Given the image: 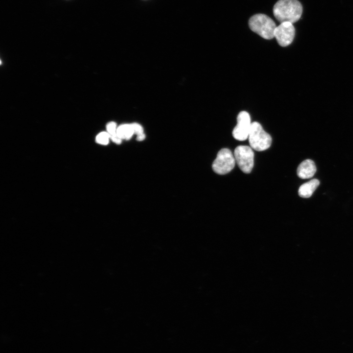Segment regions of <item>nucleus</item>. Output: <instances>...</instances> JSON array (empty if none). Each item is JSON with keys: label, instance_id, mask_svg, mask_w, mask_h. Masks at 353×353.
Returning a JSON list of instances; mask_svg holds the SVG:
<instances>
[{"label": "nucleus", "instance_id": "obj_3", "mask_svg": "<svg viewBox=\"0 0 353 353\" xmlns=\"http://www.w3.org/2000/svg\"><path fill=\"white\" fill-rule=\"evenodd\" d=\"M250 147L256 151H263L268 149L272 143V137L263 129L257 122L252 123L248 136Z\"/></svg>", "mask_w": 353, "mask_h": 353}, {"label": "nucleus", "instance_id": "obj_10", "mask_svg": "<svg viewBox=\"0 0 353 353\" xmlns=\"http://www.w3.org/2000/svg\"><path fill=\"white\" fill-rule=\"evenodd\" d=\"M116 133L122 139L129 140L134 132L131 124H124L117 127Z\"/></svg>", "mask_w": 353, "mask_h": 353}, {"label": "nucleus", "instance_id": "obj_2", "mask_svg": "<svg viewBox=\"0 0 353 353\" xmlns=\"http://www.w3.org/2000/svg\"><path fill=\"white\" fill-rule=\"evenodd\" d=\"M249 26L252 31L265 39H272L274 37L277 27L274 21L263 14L252 16L249 20Z\"/></svg>", "mask_w": 353, "mask_h": 353}, {"label": "nucleus", "instance_id": "obj_5", "mask_svg": "<svg viewBox=\"0 0 353 353\" xmlns=\"http://www.w3.org/2000/svg\"><path fill=\"white\" fill-rule=\"evenodd\" d=\"M234 156L235 162L243 172L248 174L252 171L254 163V153L251 147L237 146L234 150Z\"/></svg>", "mask_w": 353, "mask_h": 353}, {"label": "nucleus", "instance_id": "obj_12", "mask_svg": "<svg viewBox=\"0 0 353 353\" xmlns=\"http://www.w3.org/2000/svg\"><path fill=\"white\" fill-rule=\"evenodd\" d=\"M106 129L110 136L116 134L117 129L116 124L114 122L108 123L106 125Z\"/></svg>", "mask_w": 353, "mask_h": 353}, {"label": "nucleus", "instance_id": "obj_7", "mask_svg": "<svg viewBox=\"0 0 353 353\" xmlns=\"http://www.w3.org/2000/svg\"><path fill=\"white\" fill-rule=\"evenodd\" d=\"M295 29L292 23L283 22L276 27L274 32V37L278 44L282 47L289 45L293 41Z\"/></svg>", "mask_w": 353, "mask_h": 353}, {"label": "nucleus", "instance_id": "obj_4", "mask_svg": "<svg viewBox=\"0 0 353 353\" xmlns=\"http://www.w3.org/2000/svg\"><path fill=\"white\" fill-rule=\"evenodd\" d=\"M235 160L230 150L227 148L220 150L212 164L214 172L219 175H225L234 167Z\"/></svg>", "mask_w": 353, "mask_h": 353}, {"label": "nucleus", "instance_id": "obj_11", "mask_svg": "<svg viewBox=\"0 0 353 353\" xmlns=\"http://www.w3.org/2000/svg\"><path fill=\"white\" fill-rule=\"evenodd\" d=\"M110 136L108 132H102L100 133L96 137V142L101 145H106L109 142Z\"/></svg>", "mask_w": 353, "mask_h": 353}, {"label": "nucleus", "instance_id": "obj_6", "mask_svg": "<svg viewBox=\"0 0 353 353\" xmlns=\"http://www.w3.org/2000/svg\"><path fill=\"white\" fill-rule=\"evenodd\" d=\"M252 123L249 114L241 111L237 117V125L232 131V136L237 140L244 141L248 138Z\"/></svg>", "mask_w": 353, "mask_h": 353}, {"label": "nucleus", "instance_id": "obj_14", "mask_svg": "<svg viewBox=\"0 0 353 353\" xmlns=\"http://www.w3.org/2000/svg\"><path fill=\"white\" fill-rule=\"evenodd\" d=\"M110 138L114 143L120 144L122 142V139L120 138L117 133L110 136Z\"/></svg>", "mask_w": 353, "mask_h": 353}, {"label": "nucleus", "instance_id": "obj_13", "mask_svg": "<svg viewBox=\"0 0 353 353\" xmlns=\"http://www.w3.org/2000/svg\"><path fill=\"white\" fill-rule=\"evenodd\" d=\"M131 125L134 133L138 135L139 134L143 133V128L140 125H139L137 123H132Z\"/></svg>", "mask_w": 353, "mask_h": 353}, {"label": "nucleus", "instance_id": "obj_9", "mask_svg": "<svg viewBox=\"0 0 353 353\" xmlns=\"http://www.w3.org/2000/svg\"><path fill=\"white\" fill-rule=\"evenodd\" d=\"M319 184V180L316 178L303 184L298 190L299 196L303 198L311 197Z\"/></svg>", "mask_w": 353, "mask_h": 353}, {"label": "nucleus", "instance_id": "obj_8", "mask_svg": "<svg viewBox=\"0 0 353 353\" xmlns=\"http://www.w3.org/2000/svg\"><path fill=\"white\" fill-rule=\"evenodd\" d=\"M316 172V167L314 161L306 159L300 163L297 168V175L302 179L312 177Z\"/></svg>", "mask_w": 353, "mask_h": 353}, {"label": "nucleus", "instance_id": "obj_15", "mask_svg": "<svg viewBox=\"0 0 353 353\" xmlns=\"http://www.w3.org/2000/svg\"><path fill=\"white\" fill-rule=\"evenodd\" d=\"M145 135L144 133V132L137 135L136 139L139 141H143L145 139Z\"/></svg>", "mask_w": 353, "mask_h": 353}, {"label": "nucleus", "instance_id": "obj_1", "mask_svg": "<svg viewBox=\"0 0 353 353\" xmlns=\"http://www.w3.org/2000/svg\"><path fill=\"white\" fill-rule=\"evenodd\" d=\"M303 7L298 0H278L273 7V14L280 23H294L301 18Z\"/></svg>", "mask_w": 353, "mask_h": 353}]
</instances>
